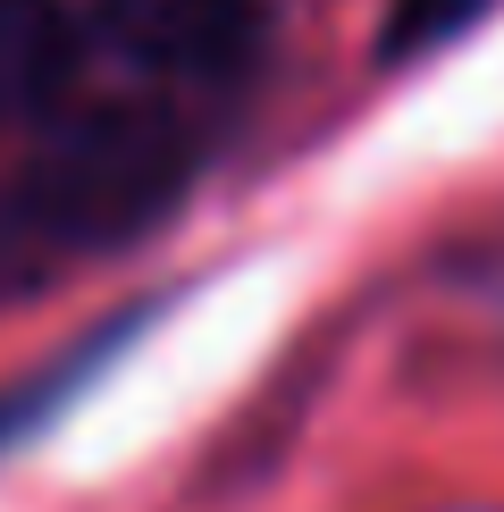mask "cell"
Wrapping results in <instances>:
<instances>
[{
  "mask_svg": "<svg viewBox=\"0 0 504 512\" xmlns=\"http://www.w3.org/2000/svg\"><path fill=\"white\" fill-rule=\"evenodd\" d=\"M84 84V17L68 0H0V126H34Z\"/></svg>",
  "mask_w": 504,
  "mask_h": 512,
  "instance_id": "cell-3",
  "label": "cell"
},
{
  "mask_svg": "<svg viewBox=\"0 0 504 512\" xmlns=\"http://www.w3.org/2000/svg\"><path fill=\"white\" fill-rule=\"evenodd\" d=\"M194 152H202L194 110L101 76V84H76L34 126V152L17 168V202L59 261L68 252H118L177 210Z\"/></svg>",
  "mask_w": 504,
  "mask_h": 512,
  "instance_id": "cell-1",
  "label": "cell"
},
{
  "mask_svg": "<svg viewBox=\"0 0 504 512\" xmlns=\"http://www.w3.org/2000/svg\"><path fill=\"white\" fill-rule=\"evenodd\" d=\"M84 59L110 84L210 118L261 59V0H84Z\"/></svg>",
  "mask_w": 504,
  "mask_h": 512,
  "instance_id": "cell-2",
  "label": "cell"
},
{
  "mask_svg": "<svg viewBox=\"0 0 504 512\" xmlns=\"http://www.w3.org/2000/svg\"><path fill=\"white\" fill-rule=\"evenodd\" d=\"M488 9V0H395V51H429V42H446V34H462L471 17Z\"/></svg>",
  "mask_w": 504,
  "mask_h": 512,
  "instance_id": "cell-5",
  "label": "cell"
},
{
  "mask_svg": "<svg viewBox=\"0 0 504 512\" xmlns=\"http://www.w3.org/2000/svg\"><path fill=\"white\" fill-rule=\"evenodd\" d=\"M51 261H59V252L34 236V219H26V202H17V185H0V303H9L17 286H34Z\"/></svg>",
  "mask_w": 504,
  "mask_h": 512,
  "instance_id": "cell-4",
  "label": "cell"
}]
</instances>
